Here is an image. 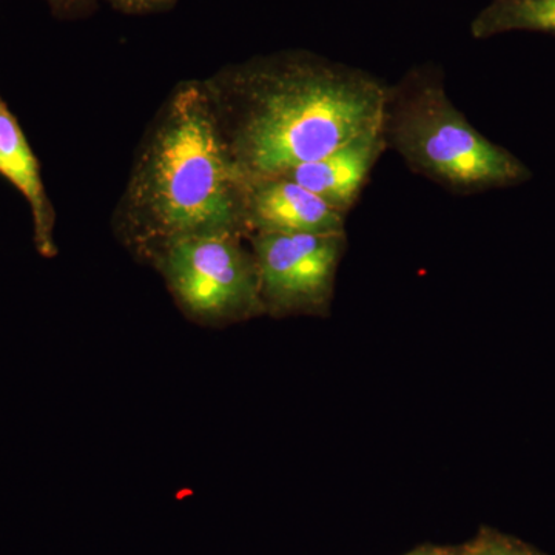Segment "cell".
Returning a JSON list of instances; mask_svg holds the SVG:
<instances>
[{
    "mask_svg": "<svg viewBox=\"0 0 555 555\" xmlns=\"http://www.w3.org/2000/svg\"><path fill=\"white\" fill-rule=\"evenodd\" d=\"M214 82L219 126L248 185L286 177L383 126L387 86L310 53L250 61Z\"/></svg>",
    "mask_w": 555,
    "mask_h": 555,
    "instance_id": "obj_1",
    "label": "cell"
},
{
    "mask_svg": "<svg viewBox=\"0 0 555 555\" xmlns=\"http://www.w3.org/2000/svg\"><path fill=\"white\" fill-rule=\"evenodd\" d=\"M247 189L207 86L184 83L160 113L133 171L124 201V238L147 259L164 244L184 236H247Z\"/></svg>",
    "mask_w": 555,
    "mask_h": 555,
    "instance_id": "obj_2",
    "label": "cell"
},
{
    "mask_svg": "<svg viewBox=\"0 0 555 555\" xmlns=\"http://www.w3.org/2000/svg\"><path fill=\"white\" fill-rule=\"evenodd\" d=\"M383 133L404 163L456 195L514 188L532 178L516 155L489 141L449 100L433 68L387 87Z\"/></svg>",
    "mask_w": 555,
    "mask_h": 555,
    "instance_id": "obj_3",
    "label": "cell"
},
{
    "mask_svg": "<svg viewBox=\"0 0 555 555\" xmlns=\"http://www.w3.org/2000/svg\"><path fill=\"white\" fill-rule=\"evenodd\" d=\"M238 232H211L164 244L147 258L193 323L225 327L266 315L257 262Z\"/></svg>",
    "mask_w": 555,
    "mask_h": 555,
    "instance_id": "obj_4",
    "label": "cell"
},
{
    "mask_svg": "<svg viewBox=\"0 0 555 555\" xmlns=\"http://www.w3.org/2000/svg\"><path fill=\"white\" fill-rule=\"evenodd\" d=\"M247 241L266 315H328L347 248L346 232L254 233Z\"/></svg>",
    "mask_w": 555,
    "mask_h": 555,
    "instance_id": "obj_5",
    "label": "cell"
},
{
    "mask_svg": "<svg viewBox=\"0 0 555 555\" xmlns=\"http://www.w3.org/2000/svg\"><path fill=\"white\" fill-rule=\"evenodd\" d=\"M346 217L287 177L248 185L244 204L247 236L254 233L346 232Z\"/></svg>",
    "mask_w": 555,
    "mask_h": 555,
    "instance_id": "obj_6",
    "label": "cell"
},
{
    "mask_svg": "<svg viewBox=\"0 0 555 555\" xmlns=\"http://www.w3.org/2000/svg\"><path fill=\"white\" fill-rule=\"evenodd\" d=\"M386 149L382 126L324 158L295 167L286 177L347 215L356 206L375 164Z\"/></svg>",
    "mask_w": 555,
    "mask_h": 555,
    "instance_id": "obj_7",
    "label": "cell"
},
{
    "mask_svg": "<svg viewBox=\"0 0 555 555\" xmlns=\"http://www.w3.org/2000/svg\"><path fill=\"white\" fill-rule=\"evenodd\" d=\"M0 173L16 185L30 203L35 221V244L43 257L57 254L54 244V210L40 179L38 160L33 155L13 113L0 98Z\"/></svg>",
    "mask_w": 555,
    "mask_h": 555,
    "instance_id": "obj_8",
    "label": "cell"
},
{
    "mask_svg": "<svg viewBox=\"0 0 555 555\" xmlns=\"http://www.w3.org/2000/svg\"><path fill=\"white\" fill-rule=\"evenodd\" d=\"M511 31L555 35V0H491L470 24L476 39Z\"/></svg>",
    "mask_w": 555,
    "mask_h": 555,
    "instance_id": "obj_9",
    "label": "cell"
},
{
    "mask_svg": "<svg viewBox=\"0 0 555 555\" xmlns=\"http://www.w3.org/2000/svg\"><path fill=\"white\" fill-rule=\"evenodd\" d=\"M462 551L463 555H547L525 540L486 526L470 542L462 545Z\"/></svg>",
    "mask_w": 555,
    "mask_h": 555,
    "instance_id": "obj_10",
    "label": "cell"
},
{
    "mask_svg": "<svg viewBox=\"0 0 555 555\" xmlns=\"http://www.w3.org/2000/svg\"><path fill=\"white\" fill-rule=\"evenodd\" d=\"M108 2L124 13L139 14L170 9L175 0H108Z\"/></svg>",
    "mask_w": 555,
    "mask_h": 555,
    "instance_id": "obj_11",
    "label": "cell"
},
{
    "mask_svg": "<svg viewBox=\"0 0 555 555\" xmlns=\"http://www.w3.org/2000/svg\"><path fill=\"white\" fill-rule=\"evenodd\" d=\"M456 547L423 545L404 555H454Z\"/></svg>",
    "mask_w": 555,
    "mask_h": 555,
    "instance_id": "obj_12",
    "label": "cell"
},
{
    "mask_svg": "<svg viewBox=\"0 0 555 555\" xmlns=\"http://www.w3.org/2000/svg\"><path fill=\"white\" fill-rule=\"evenodd\" d=\"M51 5L57 10H75L78 7H86L87 3L93 2V0H49Z\"/></svg>",
    "mask_w": 555,
    "mask_h": 555,
    "instance_id": "obj_13",
    "label": "cell"
},
{
    "mask_svg": "<svg viewBox=\"0 0 555 555\" xmlns=\"http://www.w3.org/2000/svg\"><path fill=\"white\" fill-rule=\"evenodd\" d=\"M454 555H463L462 546H456Z\"/></svg>",
    "mask_w": 555,
    "mask_h": 555,
    "instance_id": "obj_14",
    "label": "cell"
}]
</instances>
